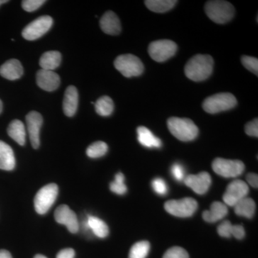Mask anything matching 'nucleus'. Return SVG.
Returning a JSON list of instances; mask_svg holds the SVG:
<instances>
[{
  "mask_svg": "<svg viewBox=\"0 0 258 258\" xmlns=\"http://www.w3.org/2000/svg\"><path fill=\"white\" fill-rule=\"evenodd\" d=\"M75 251L74 249L66 248L62 249L57 254L56 258H74Z\"/></svg>",
  "mask_w": 258,
  "mask_h": 258,
  "instance_id": "38",
  "label": "nucleus"
},
{
  "mask_svg": "<svg viewBox=\"0 0 258 258\" xmlns=\"http://www.w3.org/2000/svg\"><path fill=\"white\" fill-rule=\"evenodd\" d=\"M150 250V243L148 241H141L132 246L128 258H146Z\"/></svg>",
  "mask_w": 258,
  "mask_h": 258,
  "instance_id": "29",
  "label": "nucleus"
},
{
  "mask_svg": "<svg viewBox=\"0 0 258 258\" xmlns=\"http://www.w3.org/2000/svg\"><path fill=\"white\" fill-rule=\"evenodd\" d=\"M8 135L20 146H24L26 142V130L21 120H14L10 123L8 128Z\"/></svg>",
  "mask_w": 258,
  "mask_h": 258,
  "instance_id": "24",
  "label": "nucleus"
},
{
  "mask_svg": "<svg viewBox=\"0 0 258 258\" xmlns=\"http://www.w3.org/2000/svg\"><path fill=\"white\" fill-rule=\"evenodd\" d=\"M42 116L37 111H31L26 115L27 127L30 142L34 149L40 147V132L42 125Z\"/></svg>",
  "mask_w": 258,
  "mask_h": 258,
  "instance_id": "13",
  "label": "nucleus"
},
{
  "mask_svg": "<svg viewBox=\"0 0 258 258\" xmlns=\"http://www.w3.org/2000/svg\"><path fill=\"white\" fill-rule=\"evenodd\" d=\"M15 166V158L13 149L8 144L0 141V169L11 171Z\"/></svg>",
  "mask_w": 258,
  "mask_h": 258,
  "instance_id": "19",
  "label": "nucleus"
},
{
  "mask_svg": "<svg viewBox=\"0 0 258 258\" xmlns=\"http://www.w3.org/2000/svg\"><path fill=\"white\" fill-rule=\"evenodd\" d=\"M79 105V93L77 88L74 86H69L64 92L62 108L64 114L69 117L76 114Z\"/></svg>",
  "mask_w": 258,
  "mask_h": 258,
  "instance_id": "18",
  "label": "nucleus"
},
{
  "mask_svg": "<svg viewBox=\"0 0 258 258\" xmlns=\"http://www.w3.org/2000/svg\"><path fill=\"white\" fill-rule=\"evenodd\" d=\"M184 184L198 195H204L210 189L212 179L209 173L203 171L196 175L185 176Z\"/></svg>",
  "mask_w": 258,
  "mask_h": 258,
  "instance_id": "14",
  "label": "nucleus"
},
{
  "mask_svg": "<svg viewBox=\"0 0 258 258\" xmlns=\"http://www.w3.org/2000/svg\"><path fill=\"white\" fill-rule=\"evenodd\" d=\"M249 193L248 185L242 180L237 179L229 184L225 194L223 200L225 205L234 207L241 200L246 198Z\"/></svg>",
  "mask_w": 258,
  "mask_h": 258,
  "instance_id": "11",
  "label": "nucleus"
},
{
  "mask_svg": "<svg viewBox=\"0 0 258 258\" xmlns=\"http://www.w3.org/2000/svg\"><path fill=\"white\" fill-rule=\"evenodd\" d=\"M177 45L169 40H160L151 42L148 52L153 60L162 62L175 55Z\"/></svg>",
  "mask_w": 258,
  "mask_h": 258,
  "instance_id": "9",
  "label": "nucleus"
},
{
  "mask_svg": "<svg viewBox=\"0 0 258 258\" xmlns=\"http://www.w3.org/2000/svg\"><path fill=\"white\" fill-rule=\"evenodd\" d=\"M177 3V1L174 0H147L144 2L148 9L158 13L169 11Z\"/></svg>",
  "mask_w": 258,
  "mask_h": 258,
  "instance_id": "26",
  "label": "nucleus"
},
{
  "mask_svg": "<svg viewBox=\"0 0 258 258\" xmlns=\"http://www.w3.org/2000/svg\"><path fill=\"white\" fill-rule=\"evenodd\" d=\"M114 66L117 71L126 78L137 77L143 74V62L132 54L120 55L115 58Z\"/></svg>",
  "mask_w": 258,
  "mask_h": 258,
  "instance_id": "5",
  "label": "nucleus"
},
{
  "mask_svg": "<svg viewBox=\"0 0 258 258\" xmlns=\"http://www.w3.org/2000/svg\"><path fill=\"white\" fill-rule=\"evenodd\" d=\"M58 195V186L55 184H47L39 190L35 195L34 204L35 210L40 215H44L50 210Z\"/></svg>",
  "mask_w": 258,
  "mask_h": 258,
  "instance_id": "6",
  "label": "nucleus"
},
{
  "mask_svg": "<svg viewBox=\"0 0 258 258\" xmlns=\"http://www.w3.org/2000/svg\"><path fill=\"white\" fill-rule=\"evenodd\" d=\"M167 125L171 134L181 142H190L198 137V127L189 118L171 117L167 120Z\"/></svg>",
  "mask_w": 258,
  "mask_h": 258,
  "instance_id": "2",
  "label": "nucleus"
},
{
  "mask_svg": "<svg viewBox=\"0 0 258 258\" xmlns=\"http://www.w3.org/2000/svg\"><path fill=\"white\" fill-rule=\"evenodd\" d=\"M152 185L153 189L158 195H165L167 193V185H166L165 181L161 178H157V179L153 180Z\"/></svg>",
  "mask_w": 258,
  "mask_h": 258,
  "instance_id": "35",
  "label": "nucleus"
},
{
  "mask_svg": "<svg viewBox=\"0 0 258 258\" xmlns=\"http://www.w3.org/2000/svg\"><path fill=\"white\" fill-rule=\"evenodd\" d=\"M3 102H2L1 100H0V114H1L2 111H3Z\"/></svg>",
  "mask_w": 258,
  "mask_h": 258,
  "instance_id": "42",
  "label": "nucleus"
},
{
  "mask_svg": "<svg viewBox=\"0 0 258 258\" xmlns=\"http://www.w3.org/2000/svg\"><path fill=\"white\" fill-rule=\"evenodd\" d=\"M56 222L66 225L71 233H77L80 225L76 213L66 205H62L56 209L55 212Z\"/></svg>",
  "mask_w": 258,
  "mask_h": 258,
  "instance_id": "12",
  "label": "nucleus"
},
{
  "mask_svg": "<svg viewBox=\"0 0 258 258\" xmlns=\"http://www.w3.org/2000/svg\"><path fill=\"white\" fill-rule=\"evenodd\" d=\"M96 113L101 116L111 115L114 110V103L110 97L102 96L94 103Z\"/></svg>",
  "mask_w": 258,
  "mask_h": 258,
  "instance_id": "28",
  "label": "nucleus"
},
{
  "mask_svg": "<svg viewBox=\"0 0 258 258\" xmlns=\"http://www.w3.org/2000/svg\"><path fill=\"white\" fill-rule=\"evenodd\" d=\"M88 223L90 229L93 234L100 238H105L109 233L108 225L98 217L89 216L88 217Z\"/></svg>",
  "mask_w": 258,
  "mask_h": 258,
  "instance_id": "27",
  "label": "nucleus"
},
{
  "mask_svg": "<svg viewBox=\"0 0 258 258\" xmlns=\"http://www.w3.org/2000/svg\"><path fill=\"white\" fill-rule=\"evenodd\" d=\"M23 74V66L17 59H11L0 66V76L10 81L20 79Z\"/></svg>",
  "mask_w": 258,
  "mask_h": 258,
  "instance_id": "17",
  "label": "nucleus"
},
{
  "mask_svg": "<svg viewBox=\"0 0 258 258\" xmlns=\"http://www.w3.org/2000/svg\"><path fill=\"white\" fill-rule=\"evenodd\" d=\"M237 103V99L232 93H217L206 98L203 102V108L207 113L215 114L235 108Z\"/></svg>",
  "mask_w": 258,
  "mask_h": 258,
  "instance_id": "4",
  "label": "nucleus"
},
{
  "mask_svg": "<svg viewBox=\"0 0 258 258\" xmlns=\"http://www.w3.org/2000/svg\"><path fill=\"white\" fill-rule=\"evenodd\" d=\"M34 258H47L45 256L42 255V254H37Z\"/></svg>",
  "mask_w": 258,
  "mask_h": 258,
  "instance_id": "41",
  "label": "nucleus"
},
{
  "mask_svg": "<svg viewBox=\"0 0 258 258\" xmlns=\"http://www.w3.org/2000/svg\"><path fill=\"white\" fill-rule=\"evenodd\" d=\"M0 258H13L11 254L5 249H0Z\"/></svg>",
  "mask_w": 258,
  "mask_h": 258,
  "instance_id": "40",
  "label": "nucleus"
},
{
  "mask_svg": "<svg viewBox=\"0 0 258 258\" xmlns=\"http://www.w3.org/2000/svg\"><path fill=\"white\" fill-rule=\"evenodd\" d=\"M198 203L195 199L186 198L178 200H169L164 205L166 211L178 217L192 216L197 211Z\"/></svg>",
  "mask_w": 258,
  "mask_h": 258,
  "instance_id": "7",
  "label": "nucleus"
},
{
  "mask_svg": "<svg viewBox=\"0 0 258 258\" xmlns=\"http://www.w3.org/2000/svg\"><path fill=\"white\" fill-rule=\"evenodd\" d=\"M241 62L245 69L253 73L256 76L258 75V60L257 58L250 56L244 55L241 58Z\"/></svg>",
  "mask_w": 258,
  "mask_h": 258,
  "instance_id": "32",
  "label": "nucleus"
},
{
  "mask_svg": "<svg viewBox=\"0 0 258 258\" xmlns=\"http://www.w3.org/2000/svg\"><path fill=\"white\" fill-rule=\"evenodd\" d=\"M108 145L105 142L99 141V142H94L88 147L86 154L90 158L96 159L104 156L108 152Z\"/></svg>",
  "mask_w": 258,
  "mask_h": 258,
  "instance_id": "30",
  "label": "nucleus"
},
{
  "mask_svg": "<svg viewBox=\"0 0 258 258\" xmlns=\"http://www.w3.org/2000/svg\"><path fill=\"white\" fill-rule=\"evenodd\" d=\"M171 172L176 181H181L184 179L185 171L181 164H177V163L173 164L171 168Z\"/></svg>",
  "mask_w": 258,
  "mask_h": 258,
  "instance_id": "36",
  "label": "nucleus"
},
{
  "mask_svg": "<svg viewBox=\"0 0 258 258\" xmlns=\"http://www.w3.org/2000/svg\"><path fill=\"white\" fill-rule=\"evenodd\" d=\"M125 177L122 173H118L115 176L114 181L110 184V189L117 195H124L127 191V187L124 184Z\"/></svg>",
  "mask_w": 258,
  "mask_h": 258,
  "instance_id": "31",
  "label": "nucleus"
},
{
  "mask_svg": "<svg viewBox=\"0 0 258 258\" xmlns=\"http://www.w3.org/2000/svg\"><path fill=\"white\" fill-rule=\"evenodd\" d=\"M205 10L208 18L217 24L228 23L235 15L233 5L227 1L214 0L207 2Z\"/></svg>",
  "mask_w": 258,
  "mask_h": 258,
  "instance_id": "3",
  "label": "nucleus"
},
{
  "mask_svg": "<svg viewBox=\"0 0 258 258\" xmlns=\"http://www.w3.org/2000/svg\"><path fill=\"white\" fill-rule=\"evenodd\" d=\"M219 235L223 237H230L234 236L235 238L241 240L245 235L244 227L242 225H234L229 220L222 222L217 227Z\"/></svg>",
  "mask_w": 258,
  "mask_h": 258,
  "instance_id": "22",
  "label": "nucleus"
},
{
  "mask_svg": "<svg viewBox=\"0 0 258 258\" xmlns=\"http://www.w3.org/2000/svg\"><path fill=\"white\" fill-rule=\"evenodd\" d=\"M100 26L103 32L108 35H117L121 31L119 18L112 11L106 12L102 16Z\"/></svg>",
  "mask_w": 258,
  "mask_h": 258,
  "instance_id": "16",
  "label": "nucleus"
},
{
  "mask_svg": "<svg viewBox=\"0 0 258 258\" xmlns=\"http://www.w3.org/2000/svg\"><path fill=\"white\" fill-rule=\"evenodd\" d=\"M45 3V0H24L22 2V7L25 11L31 13L39 9Z\"/></svg>",
  "mask_w": 258,
  "mask_h": 258,
  "instance_id": "34",
  "label": "nucleus"
},
{
  "mask_svg": "<svg viewBox=\"0 0 258 258\" xmlns=\"http://www.w3.org/2000/svg\"><path fill=\"white\" fill-rule=\"evenodd\" d=\"M138 141L142 146L147 148H160L162 146L161 139L155 137L147 127L139 126L137 128Z\"/></svg>",
  "mask_w": 258,
  "mask_h": 258,
  "instance_id": "21",
  "label": "nucleus"
},
{
  "mask_svg": "<svg viewBox=\"0 0 258 258\" xmlns=\"http://www.w3.org/2000/svg\"><path fill=\"white\" fill-rule=\"evenodd\" d=\"M245 133L249 137H258V120L257 118L248 122L244 127Z\"/></svg>",
  "mask_w": 258,
  "mask_h": 258,
  "instance_id": "37",
  "label": "nucleus"
},
{
  "mask_svg": "<svg viewBox=\"0 0 258 258\" xmlns=\"http://www.w3.org/2000/svg\"><path fill=\"white\" fill-rule=\"evenodd\" d=\"M53 20L48 15L40 17L27 25L22 32L25 40H35L43 36L52 27Z\"/></svg>",
  "mask_w": 258,
  "mask_h": 258,
  "instance_id": "10",
  "label": "nucleus"
},
{
  "mask_svg": "<svg viewBox=\"0 0 258 258\" xmlns=\"http://www.w3.org/2000/svg\"><path fill=\"white\" fill-rule=\"evenodd\" d=\"M62 56L58 51H48L42 54L40 59V66L42 70L53 71L60 64Z\"/></svg>",
  "mask_w": 258,
  "mask_h": 258,
  "instance_id": "23",
  "label": "nucleus"
},
{
  "mask_svg": "<svg viewBox=\"0 0 258 258\" xmlns=\"http://www.w3.org/2000/svg\"><path fill=\"white\" fill-rule=\"evenodd\" d=\"M212 169L218 175L225 178H233L241 175L244 170L243 162L217 158L212 164Z\"/></svg>",
  "mask_w": 258,
  "mask_h": 258,
  "instance_id": "8",
  "label": "nucleus"
},
{
  "mask_svg": "<svg viewBox=\"0 0 258 258\" xmlns=\"http://www.w3.org/2000/svg\"><path fill=\"white\" fill-rule=\"evenodd\" d=\"M214 60L210 55L198 54L191 57L184 68L186 77L195 82L208 79L213 72Z\"/></svg>",
  "mask_w": 258,
  "mask_h": 258,
  "instance_id": "1",
  "label": "nucleus"
},
{
  "mask_svg": "<svg viewBox=\"0 0 258 258\" xmlns=\"http://www.w3.org/2000/svg\"><path fill=\"white\" fill-rule=\"evenodd\" d=\"M163 258H189V256L182 247H173L166 251Z\"/></svg>",
  "mask_w": 258,
  "mask_h": 258,
  "instance_id": "33",
  "label": "nucleus"
},
{
  "mask_svg": "<svg viewBox=\"0 0 258 258\" xmlns=\"http://www.w3.org/2000/svg\"><path fill=\"white\" fill-rule=\"evenodd\" d=\"M8 3V0H0V6L2 5L5 4V3Z\"/></svg>",
  "mask_w": 258,
  "mask_h": 258,
  "instance_id": "43",
  "label": "nucleus"
},
{
  "mask_svg": "<svg viewBox=\"0 0 258 258\" xmlns=\"http://www.w3.org/2000/svg\"><path fill=\"white\" fill-rule=\"evenodd\" d=\"M228 213V209L225 204L220 202H215L211 205L210 210H206L203 213V217L205 221L213 222L222 220Z\"/></svg>",
  "mask_w": 258,
  "mask_h": 258,
  "instance_id": "20",
  "label": "nucleus"
},
{
  "mask_svg": "<svg viewBox=\"0 0 258 258\" xmlns=\"http://www.w3.org/2000/svg\"><path fill=\"white\" fill-rule=\"evenodd\" d=\"M234 208L236 215L251 219L255 212L256 205L252 198L246 197L236 204Z\"/></svg>",
  "mask_w": 258,
  "mask_h": 258,
  "instance_id": "25",
  "label": "nucleus"
},
{
  "mask_svg": "<svg viewBox=\"0 0 258 258\" xmlns=\"http://www.w3.org/2000/svg\"><path fill=\"white\" fill-rule=\"evenodd\" d=\"M37 86L44 91H55L60 86V76L53 71L39 70L36 75Z\"/></svg>",
  "mask_w": 258,
  "mask_h": 258,
  "instance_id": "15",
  "label": "nucleus"
},
{
  "mask_svg": "<svg viewBox=\"0 0 258 258\" xmlns=\"http://www.w3.org/2000/svg\"><path fill=\"white\" fill-rule=\"evenodd\" d=\"M247 181L248 182L249 185L254 188H257L258 186V176L257 174H254V173H250L247 175Z\"/></svg>",
  "mask_w": 258,
  "mask_h": 258,
  "instance_id": "39",
  "label": "nucleus"
}]
</instances>
